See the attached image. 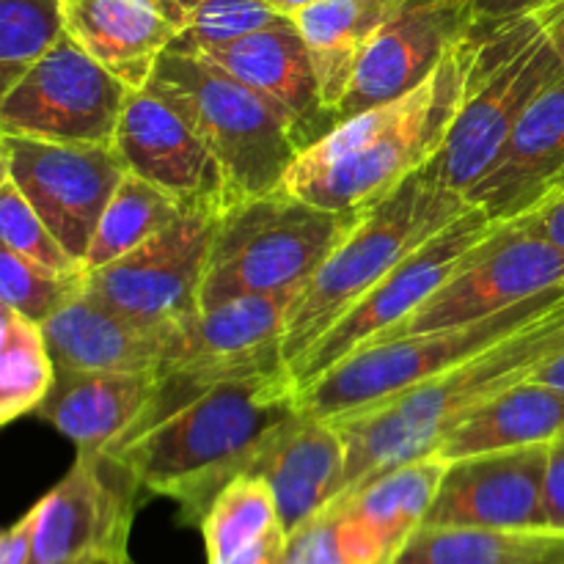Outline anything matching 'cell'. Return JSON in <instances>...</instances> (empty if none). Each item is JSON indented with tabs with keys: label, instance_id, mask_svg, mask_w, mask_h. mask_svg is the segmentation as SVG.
I'll list each match as a JSON object with an SVG mask.
<instances>
[{
	"label": "cell",
	"instance_id": "obj_1",
	"mask_svg": "<svg viewBox=\"0 0 564 564\" xmlns=\"http://www.w3.org/2000/svg\"><path fill=\"white\" fill-rule=\"evenodd\" d=\"M290 369L226 380L143 433L110 446L143 494L180 507L185 527H202L220 490L251 471L259 452L301 413Z\"/></svg>",
	"mask_w": 564,
	"mask_h": 564
},
{
	"label": "cell",
	"instance_id": "obj_2",
	"mask_svg": "<svg viewBox=\"0 0 564 564\" xmlns=\"http://www.w3.org/2000/svg\"><path fill=\"white\" fill-rule=\"evenodd\" d=\"M564 352V301L527 328L446 372L400 391L378 405L341 413L330 422L347 446L345 490L358 488L402 463L438 452L441 441L505 391L532 380L545 361Z\"/></svg>",
	"mask_w": 564,
	"mask_h": 564
},
{
	"label": "cell",
	"instance_id": "obj_3",
	"mask_svg": "<svg viewBox=\"0 0 564 564\" xmlns=\"http://www.w3.org/2000/svg\"><path fill=\"white\" fill-rule=\"evenodd\" d=\"M466 66L468 36L416 91L364 110L308 143L281 187L334 213H364L383 202L444 143L460 102Z\"/></svg>",
	"mask_w": 564,
	"mask_h": 564
},
{
	"label": "cell",
	"instance_id": "obj_4",
	"mask_svg": "<svg viewBox=\"0 0 564 564\" xmlns=\"http://www.w3.org/2000/svg\"><path fill=\"white\" fill-rule=\"evenodd\" d=\"M560 0L501 22H474L468 66L444 143L424 171L466 196L501 152L529 105L564 75Z\"/></svg>",
	"mask_w": 564,
	"mask_h": 564
},
{
	"label": "cell",
	"instance_id": "obj_5",
	"mask_svg": "<svg viewBox=\"0 0 564 564\" xmlns=\"http://www.w3.org/2000/svg\"><path fill=\"white\" fill-rule=\"evenodd\" d=\"M466 207V196L435 182L424 169L369 207L292 303L284 330L286 369L408 253L438 235Z\"/></svg>",
	"mask_w": 564,
	"mask_h": 564
},
{
	"label": "cell",
	"instance_id": "obj_6",
	"mask_svg": "<svg viewBox=\"0 0 564 564\" xmlns=\"http://www.w3.org/2000/svg\"><path fill=\"white\" fill-rule=\"evenodd\" d=\"M149 88L196 127L218 158L237 202L279 191L306 149L284 110L202 55L169 50Z\"/></svg>",
	"mask_w": 564,
	"mask_h": 564
},
{
	"label": "cell",
	"instance_id": "obj_7",
	"mask_svg": "<svg viewBox=\"0 0 564 564\" xmlns=\"http://www.w3.org/2000/svg\"><path fill=\"white\" fill-rule=\"evenodd\" d=\"M364 213L323 209L284 187L231 204L215 229L198 308L306 286Z\"/></svg>",
	"mask_w": 564,
	"mask_h": 564
},
{
	"label": "cell",
	"instance_id": "obj_8",
	"mask_svg": "<svg viewBox=\"0 0 564 564\" xmlns=\"http://www.w3.org/2000/svg\"><path fill=\"white\" fill-rule=\"evenodd\" d=\"M303 290L306 286L231 297L213 308H198L193 317L171 328L165 336L152 402L141 422L121 441L143 433L154 422L226 380L286 369V317Z\"/></svg>",
	"mask_w": 564,
	"mask_h": 564
},
{
	"label": "cell",
	"instance_id": "obj_9",
	"mask_svg": "<svg viewBox=\"0 0 564 564\" xmlns=\"http://www.w3.org/2000/svg\"><path fill=\"white\" fill-rule=\"evenodd\" d=\"M562 301L564 286H556V290L529 297V301L516 303L490 317L474 319V323L446 325V328L394 336L386 341H369L341 358L312 386L297 391L301 408L312 416L334 419L341 413L378 405V402L413 389V386L452 369L455 364L488 350L499 339L549 314Z\"/></svg>",
	"mask_w": 564,
	"mask_h": 564
},
{
	"label": "cell",
	"instance_id": "obj_10",
	"mask_svg": "<svg viewBox=\"0 0 564 564\" xmlns=\"http://www.w3.org/2000/svg\"><path fill=\"white\" fill-rule=\"evenodd\" d=\"M510 220H494L485 209L468 204L449 226L408 253L383 281L372 286L328 334L319 336L290 367L297 391L312 386L367 341L400 325L408 314L427 303L446 281L455 279Z\"/></svg>",
	"mask_w": 564,
	"mask_h": 564
},
{
	"label": "cell",
	"instance_id": "obj_11",
	"mask_svg": "<svg viewBox=\"0 0 564 564\" xmlns=\"http://www.w3.org/2000/svg\"><path fill=\"white\" fill-rule=\"evenodd\" d=\"M132 88L66 33L0 99L3 135L113 147Z\"/></svg>",
	"mask_w": 564,
	"mask_h": 564
},
{
	"label": "cell",
	"instance_id": "obj_12",
	"mask_svg": "<svg viewBox=\"0 0 564 564\" xmlns=\"http://www.w3.org/2000/svg\"><path fill=\"white\" fill-rule=\"evenodd\" d=\"M220 213L187 209L160 235L105 268L88 270L83 292L138 325L171 330L198 312V290Z\"/></svg>",
	"mask_w": 564,
	"mask_h": 564
},
{
	"label": "cell",
	"instance_id": "obj_13",
	"mask_svg": "<svg viewBox=\"0 0 564 564\" xmlns=\"http://www.w3.org/2000/svg\"><path fill=\"white\" fill-rule=\"evenodd\" d=\"M141 494L119 457L77 449L66 477L31 510V564H86L105 551H127Z\"/></svg>",
	"mask_w": 564,
	"mask_h": 564
},
{
	"label": "cell",
	"instance_id": "obj_14",
	"mask_svg": "<svg viewBox=\"0 0 564 564\" xmlns=\"http://www.w3.org/2000/svg\"><path fill=\"white\" fill-rule=\"evenodd\" d=\"M3 174L25 193L66 251L86 264L94 231L127 165L113 147L3 135Z\"/></svg>",
	"mask_w": 564,
	"mask_h": 564
},
{
	"label": "cell",
	"instance_id": "obj_15",
	"mask_svg": "<svg viewBox=\"0 0 564 564\" xmlns=\"http://www.w3.org/2000/svg\"><path fill=\"white\" fill-rule=\"evenodd\" d=\"M556 286H564V248L518 215L427 303L372 341L474 323Z\"/></svg>",
	"mask_w": 564,
	"mask_h": 564
},
{
	"label": "cell",
	"instance_id": "obj_16",
	"mask_svg": "<svg viewBox=\"0 0 564 564\" xmlns=\"http://www.w3.org/2000/svg\"><path fill=\"white\" fill-rule=\"evenodd\" d=\"M471 25L468 0H400L364 50L330 127L424 86Z\"/></svg>",
	"mask_w": 564,
	"mask_h": 564
},
{
	"label": "cell",
	"instance_id": "obj_17",
	"mask_svg": "<svg viewBox=\"0 0 564 564\" xmlns=\"http://www.w3.org/2000/svg\"><path fill=\"white\" fill-rule=\"evenodd\" d=\"M113 149L127 171L174 193L191 209L224 215L237 204L235 191L196 127L152 88L127 97Z\"/></svg>",
	"mask_w": 564,
	"mask_h": 564
},
{
	"label": "cell",
	"instance_id": "obj_18",
	"mask_svg": "<svg viewBox=\"0 0 564 564\" xmlns=\"http://www.w3.org/2000/svg\"><path fill=\"white\" fill-rule=\"evenodd\" d=\"M549 455L551 444H532L449 460L422 527L551 532L543 505Z\"/></svg>",
	"mask_w": 564,
	"mask_h": 564
},
{
	"label": "cell",
	"instance_id": "obj_19",
	"mask_svg": "<svg viewBox=\"0 0 564 564\" xmlns=\"http://www.w3.org/2000/svg\"><path fill=\"white\" fill-rule=\"evenodd\" d=\"M66 33L119 77L141 91L160 58L187 31L180 0H61Z\"/></svg>",
	"mask_w": 564,
	"mask_h": 564
},
{
	"label": "cell",
	"instance_id": "obj_20",
	"mask_svg": "<svg viewBox=\"0 0 564 564\" xmlns=\"http://www.w3.org/2000/svg\"><path fill=\"white\" fill-rule=\"evenodd\" d=\"M180 53L213 61L215 66L270 99L295 121L306 147L330 130L312 55L292 20H281L224 44L182 47Z\"/></svg>",
	"mask_w": 564,
	"mask_h": 564
},
{
	"label": "cell",
	"instance_id": "obj_21",
	"mask_svg": "<svg viewBox=\"0 0 564 564\" xmlns=\"http://www.w3.org/2000/svg\"><path fill=\"white\" fill-rule=\"evenodd\" d=\"M562 171L564 75L529 105L482 180L466 193V202L494 220H512L538 207Z\"/></svg>",
	"mask_w": 564,
	"mask_h": 564
},
{
	"label": "cell",
	"instance_id": "obj_22",
	"mask_svg": "<svg viewBox=\"0 0 564 564\" xmlns=\"http://www.w3.org/2000/svg\"><path fill=\"white\" fill-rule=\"evenodd\" d=\"M347 446L330 419L301 411L268 441L251 474L268 479L286 534L301 529L345 490Z\"/></svg>",
	"mask_w": 564,
	"mask_h": 564
},
{
	"label": "cell",
	"instance_id": "obj_23",
	"mask_svg": "<svg viewBox=\"0 0 564 564\" xmlns=\"http://www.w3.org/2000/svg\"><path fill=\"white\" fill-rule=\"evenodd\" d=\"M154 372H88L58 367L53 391L36 416L75 441L80 452H102L124 438L154 397Z\"/></svg>",
	"mask_w": 564,
	"mask_h": 564
},
{
	"label": "cell",
	"instance_id": "obj_24",
	"mask_svg": "<svg viewBox=\"0 0 564 564\" xmlns=\"http://www.w3.org/2000/svg\"><path fill=\"white\" fill-rule=\"evenodd\" d=\"M55 367L88 372H154L169 330H154L77 292L44 323Z\"/></svg>",
	"mask_w": 564,
	"mask_h": 564
},
{
	"label": "cell",
	"instance_id": "obj_25",
	"mask_svg": "<svg viewBox=\"0 0 564 564\" xmlns=\"http://www.w3.org/2000/svg\"><path fill=\"white\" fill-rule=\"evenodd\" d=\"M397 6L400 0H317L292 17L317 72L328 127L350 88L364 50Z\"/></svg>",
	"mask_w": 564,
	"mask_h": 564
},
{
	"label": "cell",
	"instance_id": "obj_26",
	"mask_svg": "<svg viewBox=\"0 0 564 564\" xmlns=\"http://www.w3.org/2000/svg\"><path fill=\"white\" fill-rule=\"evenodd\" d=\"M446 468H449V460L433 452L347 490L328 507L347 512L361 527H367L383 545L391 564L427 518Z\"/></svg>",
	"mask_w": 564,
	"mask_h": 564
},
{
	"label": "cell",
	"instance_id": "obj_27",
	"mask_svg": "<svg viewBox=\"0 0 564 564\" xmlns=\"http://www.w3.org/2000/svg\"><path fill=\"white\" fill-rule=\"evenodd\" d=\"M564 430V391L540 380H523L452 430L438 446L446 460L482 452L551 444Z\"/></svg>",
	"mask_w": 564,
	"mask_h": 564
},
{
	"label": "cell",
	"instance_id": "obj_28",
	"mask_svg": "<svg viewBox=\"0 0 564 564\" xmlns=\"http://www.w3.org/2000/svg\"><path fill=\"white\" fill-rule=\"evenodd\" d=\"M187 209L191 207L180 202L174 193L127 171L94 231L86 253V270L105 268L124 253L135 251L138 246L160 235L165 226L182 218Z\"/></svg>",
	"mask_w": 564,
	"mask_h": 564
},
{
	"label": "cell",
	"instance_id": "obj_29",
	"mask_svg": "<svg viewBox=\"0 0 564 564\" xmlns=\"http://www.w3.org/2000/svg\"><path fill=\"white\" fill-rule=\"evenodd\" d=\"M562 532L479 527H419L391 564H532Z\"/></svg>",
	"mask_w": 564,
	"mask_h": 564
},
{
	"label": "cell",
	"instance_id": "obj_30",
	"mask_svg": "<svg viewBox=\"0 0 564 564\" xmlns=\"http://www.w3.org/2000/svg\"><path fill=\"white\" fill-rule=\"evenodd\" d=\"M44 325L0 303V422L36 413L55 383Z\"/></svg>",
	"mask_w": 564,
	"mask_h": 564
},
{
	"label": "cell",
	"instance_id": "obj_31",
	"mask_svg": "<svg viewBox=\"0 0 564 564\" xmlns=\"http://www.w3.org/2000/svg\"><path fill=\"white\" fill-rule=\"evenodd\" d=\"M198 529L207 545V562L226 564L231 556L284 527L268 479L248 471L220 490Z\"/></svg>",
	"mask_w": 564,
	"mask_h": 564
},
{
	"label": "cell",
	"instance_id": "obj_32",
	"mask_svg": "<svg viewBox=\"0 0 564 564\" xmlns=\"http://www.w3.org/2000/svg\"><path fill=\"white\" fill-rule=\"evenodd\" d=\"M66 36L61 0H0V83L20 80Z\"/></svg>",
	"mask_w": 564,
	"mask_h": 564
},
{
	"label": "cell",
	"instance_id": "obj_33",
	"mask_svg": "<svg viewBox=\"0 0 564 564\" xmlns=\"http://www.w3.org/2000/svg\"><path fill=\"white\" fill-rule=\"evenodd\" d=\"M281 564H389V556L356 518L325 507L286 538Z\"/></svg>",
	"mask_w": 564,
	"mask_h": 564
},
{
	"label": "cell",
	"instance_id": "obj_34",
	"mask_svg": "<svg viewBox=\"0 0 564 564\" xmlns=\"http://www.w3.org/2000/svg\"><path fill=\"white\" fill-rule=\"evenodd\" d=\"M83 284L86 275L55 273L17 251L0 248V301L28 319L44 325L83 290Z\"/></svg>",
	"mask_w": 564,
	"mask_h": 564
},
{
	"label": "cell",
	"instance_id": "obj_35",
	"mask_svg": "<svg viewBox=\"0 0 564 564\" xmlns=\"http://www.w3.org/2000/svg\"><path fill=\"white\" fill-rule=\"evenodd\" d=\"M0 246L17 251L20 257L33 259L44 268L64 275H86V264L72 257L64 242L53 235L42 215L31 207L25 193L14 180L3 174L0 180Z\"/></svg>",
	"mask_w": 564,
	"mask_h": 564
},
{
	"label": "cell",
	"instance_id": "obj_36",
	"mask_svg": "<svg viewBox=\"0 0 564 564\" xmlns=\"http://www.w3.org/2000/svg\"><path fill=\"white\" fill-rule=\"evenodd\" d=\"M187 14V31L171 50L207 47L262 31L290 17L270 9L264 0H180Z\"/></svg>",
	"mask_w": 564,
	"mask_h": 564
},
{
	"label": "cell",
	"instance_id": "obj_37",
	"mask_svg": "<svg viewBox=\"0 0 564 564\" xmlns=\"http://www.w3.org/2000/svg\"><path fill=\"white\" fill-rule=\"evenodd\" d=\"M545 523L551 532L564 534V430L551 441L549 477H545Z\"/></svg>",
	"mask_w": 564,
	"mask_h": 564
},
{
	"label": "cell",
	"instance_id": "obj_38",
	"mask_svg": "<svg viewBox=\"0 0 564 564\" xmlns=\"http://www.w3.org/2000/svg\"><path fill=\"white\" fill-rule=\"evenodd\" d=\"M538 235L549 237L551 242L564 248V193H549L538 207L521 215Z\"/></svg>",
	"mask_w": 564,
	"mask_h": 564
},
{
	"label": "cell",
	"instance_id": "obj_39",
	"mask_svg": "<svg viewBox=\"0 0 564 564\" xmlns=\"http://www.w3.org/2000/svg\"><path fill=\"white\" fill-rule=\"evenodd\" d=\"M33 556V512H25L0 538V564H31Z\"/></svg>",
	"mask_w": 564,
	"mask_h": 564
},
{
	"label": "cell",
	"instance_id": "obj_40",
	"mask_svg": "<svg viewBox=\"0 0 564 564\" xmlns=\"http://www.w3.org/2000/svg\"><path fill=\"white\" fill-rule=\"evenodd\" d=\"M549 3L554 0H468V9H471L474 22H501L538 11Z\"/></svg>",
	"mask_w": 564,
	"mask_h": 564
},
{
	"label": "cell",
	"instance_id": "obj_41",
	"mask_svg": "<svg viewBox=\"0 0 564 564\" xmlns=\"http://www.w3.org/2000/svg\"><path fill=\"white\" fill-rule=\"evenodd\" d=\"M286 529H275L273 534H268L264 540L253 543L251 549L240 551L237 556H231L226 564H281L286 551Z\"/></svg>",
	"mask_w": 564,
	"mask_h": 564
},
{
	"label": "cell",
	"instance_id": "obj_42",
	"mask_svg": "<svg viewBox=\"0 0 564 564\" xmlns=\"http://www.w3.org/2000/svg\"><path fill=\"white\" fill-rule=\"evenodd\" d=\"M532 380H540V383H549V386H556V389L564 391V352H560L556 358H551V361H545L543 367L534 372Z\"/></svg>",
	"mask_w": 564,
	"mask_h": 564
},
{
	"label": "cell",
	"instance_id": "obj_43",
	"mask_svg": "<svg viewBox=\"0 0 564 564\" xmlns=\"http://www.w3.org/2000/svg\"><path fill=\"white\" fill-rule=\"evenodd\" d=\"M264 3L270 6V9H275L279 11V14H284V17H295V14H301L303 9H306V6H312V3H317V0H264Z\"/></svg>",
	"mask_w": 564,
	"mask_h": 564
},
{
	"label": "cell",
	"instance_id": "obj_44",
	"mask_svg": "<svg viewBox=\"0 0 564 564\" xmlns=\"http://www.w3.org/2000/svg\"><path fill=\"white\" fill-rule=\"evenodd\" d=\"M86 564H135V562L130 560L127 551H105V554L91 556Z\"/></svg>",
	"mask_w": 564,
	"mask_h": 564
},
{
	"label": "cell",
	"instance_id": "obj_45",
	"mask_svg": "<svg viewBox=\"0 0 564 564\" xmlns=\"http://www.w3.org/2000/svg\"><path fill=\"white\" fill-rule=\"evenodd\" d=\"M532 564H564V534H560V540H556V543Z\"/></svg>",
	"mask_w": 564,
	"mask_h": 564
},
{
	"label": "cell",
	"instance_id": "obj_46",
	"mask_svg": "<svg viewBox=\"0 0 564 564\" xmlns=\"http://www.w3.org/2000/svg\"><path fill=\"white\" fill-rule=\"evenodd\" d=\"M556 36H560V47L564 55V0H560V20H556Z\"/></svg>",
	"mask_w": 564,
	"mask_h": 564
},
{
	"label": "cell",
	"instance_id": "obj_47",
	"mask_svg": "<svg viewBox=\"0 0 564 564\" xmlns=\"http://www.w3.org/2000/svg\"><path fill=\"white\" fill-rule=\"evenodd\" d=\"M551 193H564V171L560 176H556V182H554V187H551Z\"/></svg>",
	"mask_w": 564,
	"mask_h": 564
}]
</instances>
